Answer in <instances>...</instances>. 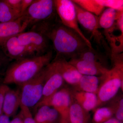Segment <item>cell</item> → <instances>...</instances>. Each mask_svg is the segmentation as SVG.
<instances>
[{
  "mask_svg": "<svg viewBox=\"0 0 123 123\" xmlns=\"http://www.w3.org/2000/svg\"><path fill=\"white\" fill-rule=\"evenodd\" d=\"M31 30L42 33L51 41L56 53L55 59H70L77 57L88 48L92 47L78 33L62 24L58 17L35 24Z\"/></svg>",
  "mask_w": 123,
  "mask_h": 123,
  "instance_id": "cell-1",
  "label": "cell"
},
{
  "mask_svg": "<svg viewBox=\"0 0 123 123\" xmlns=\"http://www.w3.org/2000/svg\"><path fill=\"white\" fill-rule=\"evenodd\" d=\"M53 52L15 60L7 68L2 84L20 86L33 79L51 63Z\"/></svg>",
  "mask_w": 123,
  "mask_h": 123,
  "instance_id": "cell-2",
  "label": "cell"
},
{
  "mask_svg": "<svg viewBox=\"0 0 123 123\" xmlns=\"http://www.w3.org/2000/svg\"><path fill=\"white\" fill-rule=\"evenodd\" d=\"M110 59L112 67L101 76V83L97 94L98 107L114 98L120 89L123 91V53L112 55Z\"/></svg>",
  "mask_w": 123,
  "mask_h": 123,
  "instance_id": "cell-3",
  "label": "cell"
},
{
  "mask_svg": "<svg viewBox=\"0 0 123 123\" xmlns=\"http://www.w3.org/2000/svg\"><path fill=\"white\" fill-rule=\"evenodd\" d=\"M74 5L78 23L90 33L91 37L99 48V50L107 55L110 58L111 50L105 36L99 31L98 17L86 11L75 3Z\"/></svg>",
  "mask_w": 123,
  "mask_h": 123,
  "instance_id": "cell-4",
  "label": "cell"
},
{
  "mask_svg": "<svg viewBox=\"0 0 123 123\" xmlns=\"http://www.w3.org/2000/svg\"><path fill=\"white\" fill-rule=\"evenodd\" d=\"M23 15L28 20L29 26H31L53 20L58 16L54 0H34Z\"/></svg>",
  "mask_w": 123,
  "mask_h": 123,
  "instance_id": "cell-5",
  "label": "cell"
},
{
  "mask_svg": "<svg viewBox=\"0 0 123 123\" xmlns=\"http://www.w3.org/2000/svg\"><path fill=\"white\" fill-rule=\"evenodd\" d=\"M46 67L34 78L20 86L21 104L29 108L35 107L42 99Z\"/></svg>",
  "mask_w": 123,
  "mask_h": 123,
  "instance_id": "cell-6",
  "label": "cell"
},
{
  "mask_svg": "<svg viewBox=\"0 0 123 123\" xmlns=\"http://www.w3.org/2000/svg\"><path fill=\"white\" fill-rule=\"evenodd\" d=\"M56 11L62 24L75 31L91 47L92 43L79 27L74 3L70 0H54Z\"/></svg>",
  "mask_w": 123,
  "mask_h": 123,
  "instance_id": "cell-7",
  "label": "cell"
},
{
  "mask_svg": "<svg viewBox=\"0 0 123 123\" xmlns=\"http://www.w3.org/2000/svg\"><path fill=\"white\" fill-rule=\"evenodd\" d=\"M64 82L54 62H51L46 68L43 97L41 101L35 107V110L40 106L47 105L51 97L61 89Z\"/></svg>",
  "mask_w": 123,
  "mask_h": 123,
  "instance_id": "cell-8",
  "label": "cell"
},
{
  "mask_svg": "<svg viewBox=\"0 0 123 123\" xmlns=\"http://www.w3.org/2000/svg\"><path fill=\"white\" fill-rule=\"evenodd\" d=\"M20 44L26 46L35 56L44 55L51 50L48 38L36 31L31 30L17 35Z\"/></svg>",
  "mask_w": 123,
  "mask_h": 123,
  "instance_id": "cell-9",
  "label": "cell"
},
{
  "mask_svg": "<svg viewBox=\"0 0 123 123\" xmlns=\"http://www.w3.org/2000/svg\"><path fill=\"white\" fill-rule=\"evenodd\" d=\"M73 100L70 89L61 88L51 97L47 105L55 108L58 112L60 117L61 123H69V113Z\"/></svg>",
  "mask_w": 123,
  "mask_h": 123,
  "instance_id": "cell-10",
  "label": "cell"
},
{
  "mask_svg": "<svg viewBox=\"0 0 123 123\" xmlns=\"http://www.w3.org/2000/svg\"><path fill=\"white\" fill-rule=\"evenodd\" d=\"M0 45L2 46L6 56L15 60L36 56L26 46L20 44L17 35L5 40Z\"/></svg>",
  "mask_w": 123,
  "mask_h": 123,
  "instance_id": "cell-11",
  "label": "cell"
},
{
  "mask_svg": "<svg viewBox=\"0 0 123 123\" xmlns=\"http://www.w3.org/2000/svg\"><path fill=\"white\" fill-rule=\"evenodd\" d=\"M29 26V21L23 15L14 20L0 23V44L10 37L24 32Z\"/></svg>",
  "mask_w": 123,
  "mask_h": 123,
  "instance_id": "cell-12",
  "label": "cell"
},
{
  "mask_svg": "<svg viewBox=\"0 0 123 123\" xmlns=\"http://www.w3.org/2000/svg\"><path fill=\"white\" fill-rule=\"evenodd\" d=\"M64 81L73 86L76 85L82 76L73 65L63 58L53 61Z\"/></svg>",
  "mask_w": 123,
  "mask_h": 123,
  "instance_id": "cell-13",
  "label": "cell"
},
{
  "mask_svg": "<svg viewBox=\"0 0 123 123\" xmlns=\"http://www.w3.org/2000/svg\"><path fill=\"white\" fill-rule=\"evenodd\" d=\"M118 11L114 9L107 8L98 17L99 28L103 29V35L106 39L112 37L116 30V20Z\"/></svg>",
  "mask_w": 123,
  "mask_h": 123,
  "instance_id": "cell-14",
  "label": "cell"
},
{
  "mask_svg": "<svg viewBox=\"0 0 123 123\" xmlns=\"http://www.w3.org/2000/svg\"><path fill=\"white\" fill-rule=\"evenodd\" d=\"M68 62L82 75L100 76L108 69L98 66L91 62L78 57L70 59Z\"/></svg>",
  "mask_w": 123,
  "mask_h": 123,
  "instance_id": "cell-15",
  "label": "cell"
},
{
  "mask_svg": "<svg viewBox=\"0 0 123 123\" xmlns=\"http://www.w3.org/2000/svg\"><path fill=\"white\" fill-rule=\"evenodd\" d=\"M21 104L19 90L9 88L5 94L3 106V114L9 117L14 116Z\"/></svg>",
  "mask_w": 123,
  "mask_h": 123,
  "instance_id": "cell-16",
  "label": "cell"
},
{
  "mask_svg": "<svg viewBox=\"0 0 123 123\" xmlns=\"http://www.w3.org/2000/svg\"><path fill=\"white\" fill-rule=\"evenodd\" d=\"M71 90L74 100L84 110L89 112L98 107V97L96 94Z\"/></svg>",
  "mask_w": 123,
  "mask_h": 123,
  "instance_id": "cell-17",
  "label": "cell"
},
{
  "mask_svg": "<svg viewBox=\"0 0 123 123\" xmlns=\"http://www.w3.org/2000/svg\"><path fill=\"white\" fill-rule=\"evenodd\" d=\"M76 57L91 62L103 68L110 69L108 68L110 57L103 52L95 50L93 47L88 48Z\"/></svg>",
  "mask_w": 123,
  "mask_h": 123,
  "instance_id": "cell-18",
  "label": "cell"
},
{
  "mask_svg": "<svg viewBox=\"0 0 123 123\" xmlns=\"http://www.w3.org/2000/svg\"><path fill=\"white\" fill-rule=\"evenodd\" d=\"M37 109L34 117L36 123H57L60 121L59 114L53 108L43 105Z\"/></svg>",
  "mask_w": 123,
  "mask_h": 123,
  "instance_id": "cell-19",
  "label": "cell"
},
{
  "mask_svg": "<svg viewBox=\"0 0 123 123\" xmlns=\"http://www.w3.org/2000/svg\"><path fill=\"white\" fill-rule=\"evenodd\" d=\"M101 80V76L82 75L76 85L73 88L76 90L97 94Z\"/></svg>",
  "mask_w": 123,
  "mask_h": 123,
  "instance_id": "cell-20",
  "label": "cell"
},
{
  "mask_svg": "<svg viewBox=\"0 0 123 123\" xmlns=\"http://www.w3.org/2000/svg\"><path fill=\"white\" fill-rule=\"evenodd\" d=\"M68 123H92L89 112L84 110L74 100L69 110Z\"/></svg>",
  "mask_w": 123,
  "mask_h": 123,
  "instance_id": "cell-21",
  "label": "cell"
},
{
  "mask_svg": "<svg viewBox=\"0 0 123 123\" xmlns=\"http://www.w3.org/2000/svg\"><path fill=\"white\" fill-rule=\"evenodd\" d=\"M82 8L96 16H99L104 10L103 6L97 0H72Z\"/></svg>",
  "mask_w": 123,
  "mask_h": 123,
  "instance_id": "cell-22",
  "label": "cell"
},
{
  "mask_svg": "<svg viewBox=\"0 0 123 123\" xmlns=\"http://www.w3.org/2000/svg\"><path fill=\"white\" fill-rule=\"evenodd\" d=\"M92 123H102L107 121L114 115V111L111 106L97 107L95 109Z\"/></svg>",
  "mask_w": 123,
  "mask_h": 123,
  "instance_id": "cell-23",
  "label": "cell"
},
{
  "mask_svg": "<svg viewBox=\"0 0 123 123\" xmlns=\"http://www.w3.org/2000/svg\"><path fill=\"white\" fill-rule=\"evenodd\" d=\"M20 16V13L10 8L4 0L0 1V23L14 20Z\"/></svg>",
  "mask_w": 123,
  "mask_h": 123,
  "instance_id": "cell-24",
  "label": "cell"
},
{
  "mask_svg": "<svg viewBox=\"0 0 123 123\" xmlns=\"http://www.w3.org/2000/svg\"><path fill=\"white\" fill-rule=\"evenodd\" d=\"M115 97V98L111 99L112 101L110 106L113 109L115 118L123 122V95H121L116 98Z\"/></svg>",
  "mask_w": 123,
  "mask_h": 123,
  "instance_id": "cell-25",
  "label": "cell"
},
{
  "mask_svg": "<svg viewBox=\"0 0 123 123\" xmlns=\"http://www.w3.org/2000/svg\"><path fill=\"white\" fill-rule=\"evenodd\" d=\"M104 8L114 9L116 11H123V1L120 0H97Z\"/></svg>",
  "mask_w": 123,
  "mask_h": 123,
  "instance_id": "cell-26",
  "label": "cell"
},
{
  "mask_svg": "<svg viewBox=\"0 0 123 123\" xmlns=\"http://www.w3.org/2000/svg\"><path fill=\"white\" fill-rule=\"evenodd\" d=\"M21 111L19 115L22 119L23 123H36L30 108L21 104Z\"/></svg>",
  "mask_w": 123,
  "mask_h": 123,
  "instance_id": "cell-27",
  "label": "cell"
},
{
  "mask_svg": "<svg viewBox=\"0 0 123 123\" xmlns=\"http://www.w3.org/2000/svg\"><path fill=\"white\" fill-rule=\"evenodd\" d=\"M7 85L3 84L0 85V116L3 114V106L5 94L9 89Z\"/></svg>",
  "mask_w": 123,
  "mask_h": 123,
  "instance_id": "cell-28",
  "label": "cell"
},
{
  "mask_svg": "<svg viewBox=\"0 0 123 123\" xmlns=\"http://www.w3.org/2000/svg\"><path fill=\"white\" fill-rule=\"evenodd\" d=\"M10 8L20 13L22 0H4Z\"/></svg>",
  "mask_w": 123,
  "mask_h": 123,
  "instance_id": "cell-29",
  "label": "cell"
},
{
  "mask_svg": "<svg viewBox=\"0 0 123 123\" xmlns=\"http://www.w3.org/2000/svg\"><path fill=\"white\" fill-rule=\"evenodd\" d=\"M34 0H22L20 14L21 16L23 15L33 2Z\"/></svg>",
  "mask_w": 123,
  "mask_h": 123,
  "instance_id": "cell-30",
  "label": "cell"
},
{
  "mask_svg": "<svg viewBox=\"0 0 123 123\" xmlns=\"http://www.w3.org/2000/svg\"><path fill=\"white\" fill-rule=\"evenodd\" d=\"M9 117L4 114L0 116V123H10Z\"/></svg>",
  "mask_w": 123,
  "mask_h": 123,
  "instance_id": "cell-31",
  "label": "cell"
},
{
  "mask_svg": "<svg viewBox=\"0 0 123 123\" xmlns=\"http://www.w3.org/2000/svg\"><path fill=\"white\" fill-rule=\"evenodd\" d=\"M10 123H23V122L21 117L18 114L14 116L13 119L10 121Z\"/></svg>",
  "mask_w": 123,
  "mask_h": 123,
  "instance_id": "cell-32",
  "label": "cell"
},
{
  "mask_svg": "<svg viewBox=\"0 0 123 123\" xmlns=\"http://www.w3.org/2000/svg\"><path fill=\"white\" fill-rule=\"evenodd\" d=\"M102 123H123V121H120L115 118L114 117L111 118L107 121Z\"/></svg>",
  "mask_w": 123,
  "mask_h": 123,
  "instance_id": "cell-33",
  "label": "cell"
},
{
  "mask_svg": "<svg viewBox=\"0 0 123 123\" xmlns=\"http://www.w3.org/2000/svg\"><path fill=\"white\" fill-rule=\"evenodd\" d=\"M1 79L0 77V85L1 84H0V82H1Z\"/></svg>",
  "mask_w": 123,
  "mask_h": 123,
  "instance_id": "cell-34",
  "label": "cell"
},
{
  "mask_svg": "<svg viewBox=\"0 0 123 123\" xmlns=\"http://www.w3.org/2000/svg\"><path fill=\"white\" fill-rule=\"evenodd\" d=\"M61 123L60 122H60H58V123Z\"/></svg>",
  "mask_w": 123,
  "mask_h": 123,
  "instance_id": "cell-35",
  "label": "cell"
}]
</instances>
